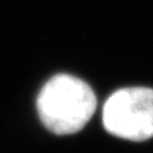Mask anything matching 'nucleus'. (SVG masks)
Here are the masks:
<instances>
[{
  "label": "nucleus",
  "mask_w": 153,
  "mask_h": 153,
  "mask_svg": "<svg viewBox=\"0 0 153 153\" xmlns=\"http://www.w3.org/2000/svg\"><path fill=\"white\" fill-rule=\"evenodd\" d=\"M105 129L117 137L145 141L153 136V89L123 88L114 92L102 108Z\"/></svg>",
  "instance_id": "f03ea898"
},
{
  "label": "nucleus",
  "mask_w": 153,
  "mask_h": 153,
  "mask_svg": "<svg viewBox=\"0 0 153 153\" xmlns=\"http://www.w3.org/2000/svg\"><path fill=\"white\" fill-rule=\"evenodd\" d=\"M97 108L92 88L82 80L68 74L50 79L37 98V111L44 126L57 135L81 130Z\"/></svg>",
  "instance_id": "f257e3e1"
}]
</instances>
